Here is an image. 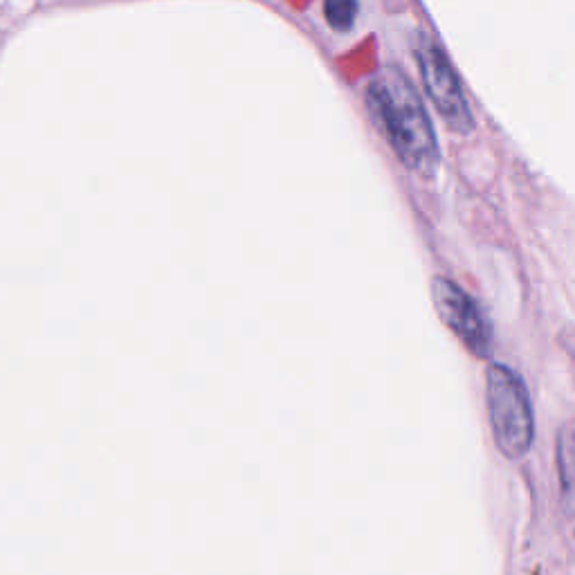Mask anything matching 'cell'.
<instances>
[{"label": "cell", "instance_id": "1", "mask_svg": "<svg viewBox=\"0 0 575 575\" xmlns=\"http://www.w3.org/2000/svg\"><path fill=\"white\" fill-rule=\"evenodd\" d=\"M367 108L378 131L405 169L430 178L441 162V149L425 102L398 66H385L369 81Z\"/></svg>", "mask_w": 575, "mask_h": 575}, {"label": "cell", "instance_id": "2", "mask_svg": "<svg viewBox=\"0 0 575 575\" xmlns=\"http://www.w3.org/2000/svg\"><path fill=\"white\" fill-rule=\"evenodd\" d=\"M486 405L497 450L517 461L531 450L535 418L524 380L504 364H490L486 373Z\"/></svg>", "mask_w": 575, "mask_h": 575}, {"label": "cell", "instance_id": "3", "mask_svg": "<svg viewBox=\"0 0 575 575\" xmlns=\"http://www.w3.org/2000/svg\"><path fill=\"white\" fill-rule=\"evenodd\" d=\"M414 54L421 70L423 86L436 106L438 115L454 133L468 135L474 131V115L463 93L461 79L456 75L445 52L427 34H418L414 41Z\"/></svg>", "mask_w": 575, "mask_h": 575}, {"label": "cell", "instance_id": "4", "mask_svg": "<svg viewBox=\"0 0 575 575\" xmlns=\"http://www.w3.org/2000/svg\"><path fill=\"white\" fill-rule=\"evenodd\" d=\"M432 299L443 324L459 337L472 355L486 360L492 355V324L481 306L459 284L447 277H434Z\"/></svg>", "mask_w": 575, "mask_h": 575}, {"label": "cell", "instance_id": "5", "mask_svg": "<svg viewBox=\"0 0 575 575\" xmlns=\"http://www.w3.org/2000/svg\"><path fill=\"white\" fill-rule=\"evenodd\" d=\"M358 12H360V5L355 3V0H326L324 3L326 23L337 32L351 30Z\"/></svg>", "mask_w": 575, "mask_h": 575}]
</instances>
